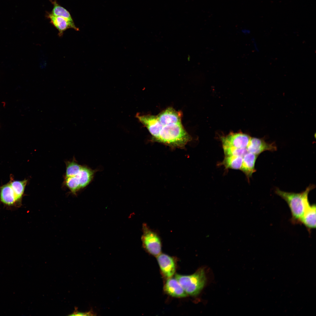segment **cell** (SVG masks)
I'll list each match as a JSON object with an SVG mask.
<instances>
[{
  "instance_id": "24",
  "label": "cell",
  "mask_w": 316,
  "mask_h": 316,
  "mask_svg": "<svg viewBox=\"0 0 316 316\" xmlns=\"http://www.w3.org/2000/svg\"><path fill=\"white\" fill-rule=\"evenodd\" d=\"M252 40V41H253V43L254 47L255 48V49L256 51H258L259 49H258V47L257 46V44L256 42H255V40L254 39H253Z\"/></svg>"
},
{
  "instance_id": "6",
  "label": "cell",
  "mask_w": 316,
  "mask_h": 316,
  "mask_svg": "<svg viewBox=\"0 0 316 316\" xmlns=\"http://www.w3.org/2000/svg\"><path fill=\"white\" fill-rule=\"evenodd\" d=\"M249 135L242 133H231L221 137L222 145L239 148H246L251 138Z\"/></svg>"
},
{
  "instance_id": "3",
  "label": "cell",
  "mask_w": 316,
  "mask_h": 316,
  "mask_svg": "<svg viewBox=\"0 0 316 316\" xmlns=\"http://www.w3.org/2000/svg\"><path fill=\"white\" fill-rule=\"evenodd\" d=\"M175 278L187 294L192 296L198 294L205 285L206 278L203 268L199 269L190 275H175Z\"/></svg>"
},
{
  "instance_id": "4",
  "label": "cell",
  "mask_w": 316,
  "mask_h": 316,
  "mask_svg": "<svg viewBox=\"0 0 316 316\" xmlns=\"http://www.w3.org/2000/svg\"><path fill=\"white\" fill-rule=\"evenodd\" d=\"M143 234L141 240L144 248L149 253L157 256L161 253V239L157 232L151 229L145 224L142 226Z\"/></svg>"
},
{
  "instance_id": "17",
  "label": "cell",
  "mask_w": 316,
  "mask_h": 316,
  "mask_svg": "<svg viewBox=\"0 0 316 316\" xmlns=\"http://www.w3.org/2000/svg\"><path fill=\"white\" fill-rule=\"evenodd\" d=\"M242 157L236 156H225L221 164L226 169H240L243 162Z\"/></svg>"
},
{
  "instance_id": "9",
  "label": "cell",
  "mask_w": 316,
  "mask_h": 316,
  "mask_svg": "<svg viewBox=\"0 0 316 316\" xmlns=\"http://www.w3.org/2000/svg\"><path fill=\"white\" fill-rule=\"evenodd\" d=\"M182 113L172 107H168L159 113L157 116L162 125L181 123Z\"/></svg>"
},
{
  "instance_id": "15",
  "label": "cell",
  "mask_w": 316,
  "mask_h": 316,
  "mask_svg": "<svg viewBox=\"0 0 316 316\" xmlns=\"http://www.w3.org/2000/svg\"><path fill=\"white\" fill-rule=\"evenodd\" d=\"M28 181V180L26 179L22 181L15 180L14 179L13 176H10L9 182L18 201L22 199Z\"/></svg>"
},
{
  "instance_id": "7",
  "label": "cell",
  "mask_w": 316,
  "mask_h": 316,
  "mask_svg": "<svg viewBox=\"0 0 316 316\" xmlns=\"http://www.w3.org/2000/svg\"><path fill=\"white\" fill-rule=\"evenodd\" d=\"M246 148L248 152L257 155L265 151H274L277 150L274 143H267L262 139L251 137Z\"/></svg>"
},
{
  "instance_id": "18",
  "label": "cell",
  "mask_w": 316,
  "mask_h": 316,
  "mask_svg": "<svg viewBox=\"0 0 316 316\" xmlns=\"http://www.w3.org/2000/svg\"><path fill=\"white\" fill-rule=\"evenodd\" d=\"M51 2L54 6L51 13L52 14L64 18L73 26L76 27L70 13L66 9L58 4L56 0H51Z\"/></svg>"
},
{
  "instance_id": "13",
  "label": "cell",
  "mask_w": 316,
  "mask_h": 316,
  "mask_svg": "<svg viewBox=\"0 0 316 316\" xmlns=\"http://www.w3.org/2000/svg\"><path fill=\"white\" fill-rule=\"evenodd\" d=\"M316 205H310L301 218L300 224H303L309 233L316 228Z\"/></svg>"
},
{
  "instance_id": "20",
  "label": "cell",
  "mask_w": 316,
  "mask_h": 316,
  "mask_svg": "<svg viewBox=\"0 0 316 316\" xmlns=\"http://www.w3.org/2000/svg\"><path fill=\"white\" fill-rule=\"evenodd\" d=\"M66 172L65 177L73 176L76 175L80 171L82 166L79 164L73 159L71 161L66 162Z\"/></svg>"
},
{
  "instance_id": "1",
  "label": "cell",
  "mask_w": 316,
  "mask_h": 316,
  "mask_svg": "<svg viewBox=\"0 0 316 316\" xmlns=\"http://www.w3.org/2000/svg\"><path fill=\"white\" fill-rule=\"evenodd\" d=\"M315 187V185L310 184L304 191L299 193L285 192L278 188H276L275 193L285 200L289 208L292 216L291 221L293 224H300L301 218L310 205L308 199L309 193Z\"/></svg>"
},
{
  "instance_id": "11",
  "label": "cell",
  "mask_w": 316,
  "mask_h": 316,
  "mask_svg": "<svg viewBox=\"0 0 316 316\" xmlns=\"http://www.w3.org/2000/svg\"><path fill=\"white\" fill-rule=\"evenodd\" d=\"M48 17L50 20L51 23L57 29L59 37L63 35L64 32L69 28L78 31L79 29L76 27L72 25L67 20L59 16H55L51 13L48 14Z\"/></svg>"
},
{
  "instance_id": "14",
  "label": "cell",
  "mask_w": 316,
  "mask_h": 316,
  "mask_svg": "<svg viewBox=\"0 0 316 316\" xmlns=\"http://www.w3.org/2000/svg\"><path fill=\"white\" fill-rule=\"evenodd\" d=\"M0 199L3 203L9 205L18 201L9 182L0 187Z\"/></svg>"
},
{
  "instance_id": "10",
  "label": "cell",
  "mask_w": 316,
  "mask_h": 316,
  "mask_svg": "<svg viewBox=\"0 0 316 316\" xmlns=\"http://www.w3.org/2000/svg\"><path fill=\"white\" fill-rule=\"evenodd\" d=\"M164 289L169 295L175 297L183 298L187 294L176 278H169L165 284Z\"/></svg>"
},
{
  "instance_id": "8",
  "label": "cell",
  "mask_w": 316,
  "mask_h": 316,
  "mask_svg": "<svg viewBox=\"0 0 316 316\" xmlns=\"http://www.w3.org/2000/svg\"><path fill=\"white\" fill-rule=\"evenodd\" d=\"M157 260L162 274L167 278L171 277L176 271V264L174 258L164 253L157 256Z\"/></svg>"
},
{
  "instance_id": "12",
  "label": "cell",
  "mask_w": 316,
  "mask_h": 316,
  "mask_svg": "<svg viewBox=\"0 0 316 316\" xmlns=\"http://www.w3.org/2000/svg\"><path fill=\"white\" fill-rule=\"evenodd\" d=\"M258 155L248 152L243 157V162L240 170L248 178L251 177L256 171L255 164Z\"/></svg>"
},
{
  "instance_id": "5",
  "label": "cell",
  "mask_w": 316,
  "mask_h": 316,
  "mask_svg": "<svg viewBox=\"0 0 316 316\" xmlns=\"http://www.w3.org/2000/svg\"><path fill=\"white\" fill-rule=\"evenodd\" d=\"M136 117L139 121L147 129L152 136V140L154 141L157 138L162 125L159 121L157 116L151 115H140L138 114Z\"/></svg>"
},
{
  "instance_id": "22",
  "label": "cell",
  "mask_w": 316,
  "mask_h": 316,
  "mask_svg": "<svg viewBox=\"0 0 316 316\" xmlns=\"http://www.w3.org/2000/svg\"><path fill=\"white\" fill-rule=\"evenodd\" d=\"M93 313L91 311L88 312H82L77 311L76 309H75L74 312L71 314L70 315L71 316H85V315H93Z\"/></svg>"
},
{
  "instance_id": "2",
  "label": "cell",
  "mask_w": 316,
  "mask_h": 316,
  "mask_svg": "<svg viewBox=\"0 0 316 316\" xmlns=\"http://www.w3.org/2000/svg\"><path fill=\"white\" fill-rule=\"evenodd\" d=\"M191 139V137L181 123L162 125L154 141L163 143L172 148L183 149Z\"/></svg>"
},
{
  "instance_id": "19",
  "label": "cell",
  "mask_w": 316,
  "mask_h": 316,
  "mask_svg": "<svg viewBox=\"0 0 316 316\" xmlns=\"http://www.w3.org/2000/svg\"><path fill=\"white\" fill-rule=\"evenodd\" d=\"M225 156H236L243 157L248 152L246 148H239L229 146L222 145Z\"/></svg>"
},
{
  "instance_id": "23",
  "label": "cell",
  "mask_w": 316,
  "mask_h": 316,
  "mask_svg": "<svg viewBox=\"0 0 316 316\" xmlns=\"http://www.w3.org/2000/svg\"><path fill=\"white\" fill-rule=\"evenodd\" d=\"M241 31L245 35L249 34L250 32V30L247 29H243L241 30Z\"/></svg>"
},
{
  "instance_id": "21",
  "label": "cell",
  "mask_w": 316,
  "mask_h": 316,
  "mask_svg": "<svg viewBox=\"0 0 316 316\" xmlns=\"http://www.w3.org/2000/svg\"><path fill=\"white\" fill-rule=\"evenodd\" d=\"M64 183L66 186L74 194L81 189L79 180L75 176L65 177Z\"/></svg>"
},
{
  "instance_id": "16",
  "label": "cell",
  "mask_w": 316,
  "mask_h": 316,
  "mask_svg": "<svg viewBox=\"0 0 316 316\" xmlns=\"http://www.w3.org/2000/svg\"><path fill=\"white\" fill-rule=\"evenodd\" d=\"M94 172L87 167L82 166L79 172L75 176L79 180L81 189L86 186L93 177Z\"/></svg>"
}]
</instances>
